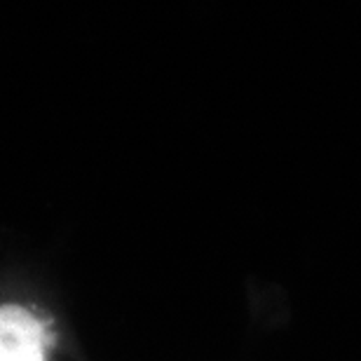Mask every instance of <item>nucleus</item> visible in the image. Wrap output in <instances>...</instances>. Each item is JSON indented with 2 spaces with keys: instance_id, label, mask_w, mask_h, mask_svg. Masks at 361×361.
Returning <instances> with one entry per match:
<instances>
[{
  "instance_id": "f257e3e1",
  "label": "nucleus",
  "mask_w": 361,
  "mask_h": 361,
  "mask_svg": "<svg viewBox=\"0 0 361 361\" xmlns=\"http://www.w3.org/2000/svg\"><path fill=\"white\" fill-rule=\"evenodd\" d=\"M42 324L21 305H0V361H42Z\"/></svg>"
}]
</instances>
